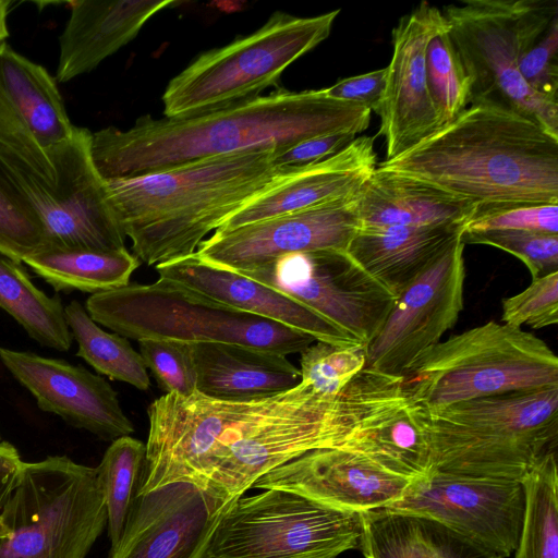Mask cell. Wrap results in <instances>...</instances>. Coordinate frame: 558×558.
Returning <instances> with one entry per match:
<instances>
[{
  "label": "cell",
  "mask_w": 558,
  "mask_h": 558,
  "mask_svg": "<svg viewBox=\"0 0 558 558\" xmlns=\"http://www.w3.org/2000/svg\"><path fill=\"white\" fill-rule=\"evenodd\" d=\"M57 81L49 72L0 45V138L25 136L43 147L70 138L75 130Z\"/></svg>",
  "instance_id": "obj_24"
},
{
  "label": "cell",
  "mask_w": 558,
  "mask_h": 558,
  "mask_svg": "<svg viewBox=\"0 0 558 558\" xmlns=\"http://www.w3.org/2000/svg\"><path fill=\"white\" fill-rule=\"evenodd\" d=\"M23 462L13 445L0 441V538L5 536L1 515L17 484Z\"/></svg>",
  "instance_id": "obj_44"
},
{
  "label": "cell",
  "mask_w": 558,
  "mask_h": 558,
  "mask_svg": "<svg viewBox=\"0 0 558 558\" xmlns=\"http://www.w3.org/2000/svg\"><path fill=\"white\" fill-rule=\"evenodd\" d=\"M11 4V0H0V45L5 43V39L10 35L8 27V15Z\"/></svg>",
  "instance_id": "obj_45"
},
{
  "label": "cell",
  "mask_w": 558,
  "mask_h": 558,
  "mask_svg": "<svg viewBox=\"0 0 558 558\" xmlns=\"http://www.w3.org/2000/svg\"><path fill=\"white\" fill-rule=\"evenodd\" d=\"M1 521L0 558H85L107 525L97 468L65 456L23 462Z\"/></svg>",
  "instance_id": "obj_9"
},
{
  "label": "cell",
  "mask_w": 558,
  "mask_h": 558,
  "mask_svg": "<svg viewBox=\"0 0 558 558\" xmlns=\"http://www.w3.org/2000/svg\"><path fill=\"white\" fill-rule=\"evenodd\" d=\"M464 244H483L519 258L536 279L558 271V234L525 230L463 231Z\"/></svg>",
  "instance_id": "obj_37"
},
{
  "label": "cell",
  "mask_w": 558,
  "mask_h": 558,
  "mask_svg": "<svg viewBox=\"0 0 558 558\" xmlns=\"http://www.w3.org/2000/svg\"><path fill=\"white\" fill-rule=\"evenodd\" d=\"M521 483L525 508L514 558H558L557 451L547 453Z\"/></svg>",
  "instance_id": "obj_31"
},
{
  "label": "cell",
  "mask_w": 558,
  "mask_h": 558,
  "mask_svg": "<svg viewBox=\"0 0 558 558\" xmlns=\"http://www.w3.org/2000/svg\"><path fill=\"white\" fill-rule=\"evenodd\" d=\"M393 393L389 376L366 367L339 395L303 383L250 401L166 393L147 408L140 496L186 483L223 501L236 499L263 475L308 451L342 447Z\"/></svg>",
  "instance_id": "obj_1"
},
{
  "label": "cell",
  "mask_w": 558,
  "mask_h": 558,
  "mask_svg": "<svg viewBox=\"0 0 558 558\" xmlns=\"http://www.w3.org/2000/svg\"><path fill=\"white\" fill-rule=\"evenodd\" d=\"M64 313L78 345V356L110 379L126 383L140 390L149 388L147 368L126 338L100 328L77 301L66 305Z\"/></svg>",
  "instance_id": "obj_32"
},
{
  "label": "cell",
  "mask_w": 558,
  "mask_h": 558,
  "mask_svg": "<svg viewBox=\"0 0 558 558\" xmlns=\"http://www.w3.org/2000/svg\"><path fill=\"white\" fill-rule=\"evenodd\" d=\"M355 197L229 231L216 230L195 253L209 265L243 272L288 254L347 251L360 229Z\"/></svg>",
  "instance_id": "obj_16"
},
{
  "label": "cell",
  "mask_w": 558,
  "mask_h": 558,
  "mask_svg": "<svg viewBox=\"0 0 558 558\" xmlns=\"http://www.w3.org/2000/svg\"><path fill=\"white\" fill-rule=\"evenodd\" d=\"M411 482L361 452L338 447L308 451L266 473L252 487L287 490L338 510L365 512L398 501Z\"/></svg>",
  "instance_id": "obj_18"
},
{
  "label": "cell",
  "mask_w": 558,
  "mask_h": 558,
  "mask_svg": "<svg viewBox=\"0 0 558 558\" xmlns=\"http://www.w3.org/2000/svg\"><path fill=\"white\" fill-rule=\"evenodd\" d=\"M47 245L43 223L24 207L0 180V253L23 263Z\"/></svg>",
  "instance_id": "obj_41"
},
{
  "label": "cell",
  "mask_w": 558,
  "mask_h": 558,
  "mask_svg": "<svg viewBox=\"0 0 558 558\" xmlns=\"http://www.w3.org/2000/svg\"><path fill=\"white\" fill-rule=\"evenodd\" d=\"M387 68L347 77L326 87V94L377 112L386 85Z\"/></svg>",
  "instance_id": "obj_43"
},
{
  "label": "cell",
  "mask_w": 558,
  "mask_h": 558,
  "mask_svg": "<svg viewBox=\"0 0 558 558\" xmlns=\"http://www.w3.org/2000/svg\"><path fill=\"white\" fill-rule=\"evenodd\" d=\"M441 12L471 81L470 106L517 113L558 137V101L532 92L519 72L529 0H468Z\"/></svg>",
  "instance_id": "obj_12"
},
{
  "label": "cell",
  "mask_w": 558,
  "mask_h": 558,
  "mask_svg": "<svg viewBox=\"0 0 558 558\" xmlns=\"http://www.w3.org/2000/svg\"><path fill=\"white\" fill-rule=\"evenodd\" d=\"M138 343L145 367L166 393L187 397L196 391L191 343L166 339H143Z\"/></svg>",
  "instance_id": "obj_38"
},
{
  "label": "cell",
  "mask_w": 558,
  "mask_h": 558,
  "mask_svg": "<svg viewBox=\"0 0 558 558\" xmlns=\"http://www.w3.org/2000/svg\"><path fill=\"white\" fill-rule=\"evenodd\" d=\"M414 407L435 471L521 482L557 451L558 387Z\"/></svg>",
  "instance_id": "obj_5"
},
{
  "label": "cell",
  "mask_w": 558,
  "mask_h": 558,
  "mask_svg": "<svg viewBox=\"0 0 558 558\" xmlns=\"http://www.w3.org/2000/svg\"><path fill=\"white\" fill-rule=\"evenodd\" d=\"M525 230L558 234V204H477L464 231Z\"/></svg>",
  "instance_id": "obj_39"
},
{
  "label": "cell",
  "mask_w": 558,
  "mask_h": 558,
  "mask_svg": "<svg viewBox=\"0 0 558 558\" xmlns=\"http://www.w3.org/2000/svg\"><path fill=\"white\" fill-rule=\"evenodd\" d=\"M301 352V383L325 395H339L365 368L366 347L315 341Z\"/></svg>",
  "instance_id": "obj_36"
},
{
  "label": "cell",
  "mask_w": 558,
  "mask_h": 558,
  "mask_svg": "<svg viewBox=\"0 0 558 558\" xmlns=\"http://www.w3.org/2000/svg\"><path fill=\"white\" fill-rule=\"evenodd\" d=\"M501 320L511 327L541 329L558 323V271L532 279L518 294L502 299Z\"/></svg>",
  "instance_id": "obj_40"
},
{
  "label": "cell",
  "mask_w": 558,
  "mask_h": 558,
  "mask_svg": "<svg viewBox=\"0 0 558 558\" xmlns=\"http://www.w3.org/2000/svg\"><path fill=\"white\" fill-rule=\"evenodd\" d=\"M0 308L39 344L58 351L70 349L73 337L60 300L39 290L21 263L1 253Z\"/></svg>",
  "instance_id": "obj_30"
},
{
  "label": "cell",
  "mask_w": 558,
  "mask_h": 558,
  "mask_svg": "<svg viewBox=\"0 0 558 558\" xmlns=\"http://www.w3.org/2000/svg\"><path fill=\"white\" fill-rule=\"evenodd\" d=\"M92 319L126 339L235 343L283 355L316 340L277 322L227 306L177 282L129 283L92 294Z\"/></svg>",
  "instance_id": "obj_7"
},
{
  "label": "cell",
  "mask_w": 558,
  "mask_h": 558,
  "mask_svg": "<svg viewBox=\"0 0 558 558\" xmlns=\"http://www.w3.org/2000/svg\"><path fill=\"white\" fill-rule=\"evenodd\" d=\"M239 274L294 299L365 347L397 300L341 250L288 254Z\"/></svg>",
  "instance_id": "obj_13"
},
{
  "label": "cell",
  "mask_w": 558,
  "mask_h": 558,
  "mask_svg": "<svg viewBox=\"0 0 558 558\" xmlns=\"http://www.w3.org/2000/svg\"><path fill=\"white\" fill-rule=\"evenodd\" d=\"M231 502L186 483L141 495L109 558H205Z\"/></svg>",
  "instance_id": "obj_19"
},
{
  "label": "cell",
  "mask_w": 558,
  "mask_h": 558,
  "mask_svg": "<svg viewBox=\"0 0 558 558\" xmlns=\"http://www.w3.org/2000/svg\"><path fill=\"white\" fill-rule=\"evenodd\" d=\"M464 245L456 240L400 293L366 345V368L403 377L456 325L463 310Z\"/></svg>",
  "instance_id": "obj_14"
},
{
  "label": "cell",
  "mask_w": 558,
  "mask_h": 558,
  "mask_svg": "<svg viewBox=\"0 0 558 558\" xmlns=\"http://www.w3.org/2000/svg\"><path fill=\"white\" fill-rule=\"evenodd\" d=\"M355 137L356 135L351 132L317 135L278 149L275 163L283 169L305 167L336 155Z\"/></svg>",
  "instance_id": "obj_42"
},
{
  "label": "cell",
  "mask_w": 558,
  "mask_h": 558,
  "mask_svg": "<svg viewBox=\"0 0 558 558\" xmlns=\"http://www.w3.org/2000/svg\"><path fill=\"white\" fill-rule=\"evenodd\" d=\"M196 391L214 399L268 398L301 383L300 368L287 355L235 343H191Z\"/></svg>",
  "instance_id": "obj_25"
},
{
  "label": "cell",
  "mask_w": 558,
  "mask_h": 558,
  "mask_svg": "<svg viewBox=\"0 0 558 558\" xmlns=\"http://www.w3.org/2000/svg\"><path fill=\"white\" fill-rule=\"evenodd\" d=\"M96 468L105 494L111 551L120 542L144 483L146 445L131 436L118 438Z\"/></svg>",
  "instance_id": "obj_33"
},
{
  "label": "cell",
  "mask_w": 558,
  "mask_h": 558,
  "mask_svg": "<svg viewBox=\"0 0 558 558\" xmlns=\"http://www.w3.org/2000/svg\"><path fill=\"white\" fill-rule=\"evenodd\" d=\"M376 169L374 141L355 137L322 161L301 167L245 204L218 231L354 197Z\"/></svg>",
  "instance_id": "obj_21"
},
{
  "label": "cell",
  "mask_w": 558,
  "mask_h": 558,
  "mask_svg": "<svg viewBox=\"0 0 558 558\" xmlns=\"http://www.w3.org/2000/svg\"><path fill=\"white\" fill-rule=\"evenodd\" d=\"M360 228L463 225L476 204L402 173L375 169L355 197Z\"/></svg>",
  "instance_id": "obj_26"
},
{
  "label": "cell",
  "mask_w": 558,
  "mask_h": 558,
  "mask_svg": "<svg viewBox=\"0 0 558 558\" xmlns=\"http://www.w3.org/2000/svg\"><path fill=\"white\" fill-rule=\"evenodd\" d=\"M0 359L43 411L106 441L134 432L117 391L101 376L62 360L7 348H0Z\"/></svg>",
  "instance_id": "obj_20"
},
{
  "label": "cell",
  "mask_w": 558,
  "mask_h": 558,
  "mask_svg": "<svg viewBox=\"0 0 558 558\" xmlns=\"http://www.w3.org/2000/svg\"><path fill=\"white\" fill-rule=\"evenodd\" d=\"M519 72L532 92L558 101L557 0H544L538 8L520 57Z\"/></svg>",
  "instance_id": "obj_35"
},
{
  "label": "cell",
  "mask_w": 558,
  "mask_h": 558,
  "mask_svg": "<svg viewBox=\"0 0 558 558\" xmlns=\"http://www.w3.org/2000/svg\"><path fill=\"white\" fill-rule=\"evenodd\" d=\"M56 291L92 294L129 284L141 260L126 247L95 250L46 245L23 259Z\"/></svg>",
  "instance_id": "obj_29"
},
{
  "label": "cell",
  "mask_w": 558,
  "mask_h": 558,
  "mask_svg": "<svg viewBox=\"0 0 558 558\" xmlns=\"http://www.w3.org/2000/svg\"><path fill=\"white\" fill-rule=\"evenodd\" d=\"M447 26L441 10L422 1L392 31L393 50L376 112L380 118L378 134L386 142V160L409 150L440 128L428 90L425 57L429 40Z\"/></svg>",
  "instance_id": "obj_17"
},
{
  "label": "cell",
  "mask_w": 558,
  "mask_h": 558,
  "mask_svg": "<svg viewBox=\"0 0 558 558\" xmlns=\"http://www.w3.org/2000/svg\"><path fill=\"white\" fill-rule=\"evenodd\" d=\"M174 0H75L59 36L56 81L69 82L96 69L133 40L155 14Z\"/></svg>",
  "instance_id": "obj_23"
},
{
  "label": "cell",
  "mask_w": 558,
  "mask_h": 558,
  "mask_svg": "<svg viewBox=\"0 0 558 558\" xmlns=\"http://www.w3.org/2000/svg\"><path fill=\"white\" fill-rule=\"evenodd\" d=\"M159 278L208 299L264 317L336 345H362L305 305L239 272L203 262L196 253L157 265ZM365 347V345H364Z\"/></svg>",
  "instance_id": "obj_22"
},
{
  "label": "cell",
  "mask_w": 558,
  "mask_h": 558,
  "mask_svg": "<svg viewBox=\"0 0 558 558\" xmlns=\"http://www.w3.org/2000/svg\"><path fill=\"white\" fill-rule=\"evenodd\" d=\"M361 512L301 495L264 489L230 504L207 549L210 558H336L360 549Z\"/></svg>",
  "instance_id": "obj_11"
},
{
  "label": "cell",
  "mask_w": 558,
  "mask_h": 558,
  "mask_svg": "<svg viewBox=\"0 0 558 558\" xmlns=\"http://www.w3.org/2000/svg\"><path fill=\"white\" fill-rule=\"evenodd\" d=\"M371 110L329 97L325 88L277 89L216 110L143 116L128 130L92 133L94 163L106 180L140 177L333 132L362 133Z\"/></svg>",
  "instance_id": "obj_2"
},
{
  "label": "cell",
  "mask_w": 558,
  "mask_h": 558,
  "mask_svg": "<svg viewBox=\"0 0 558 558\" xmlns=\"http://www.w3.org/2000/svg\"><path fill=\"white\" fill-rule=\"evenodd\" d=\"M280 148L110 179L109 196L133 254L148 266L189 256L245 204L299 168L275 163Z\"/></svg>",
  "instance_id": "obj_4"
},
{
  "label": "cell",
  "mask_w": 558,
  "mask_h": 558,
  "mask_svg": "<svg viewBox=\"0 0 558 558\" xmlns=\"http://www.w3.org/2000/svg\"><path fill=\"white\" fill-rule=\"evenodd\" d=\"M465 226L360 228L348 253L396 298L459 238Z\"/></svg>",
  "instance_id": "obj_27"
},
{
  "label": "cell",
  "mask_w": 558,
  "mask_h": 558,
  "mask_svg": "<svg viewBox=\"0 0 558 558\" xmlns=\"http://www.w3.org/2000/svg\"><path fill=\"white\" fill-rule=\"evenodd\" d=\"M365 558H500L445 524L385 509L361 512Z\"/></svg>",
  "instance_id": "obj_28"
},
{
  "label": "cell",
  "mask_w": 558,
  "mask_h": 558,
  "mask_svg": "<svg viewBox=\"0 0 558 558\" xmlns=\"http://www.w3.org/2000/svg\"><path fill=\"white\" fill-rule=\"evenodd\" d=\"M339 13L301 17L277 11L250 35L201 53L168 83L163 116L203 113L260 96L329 36Z\"/></svg>",
  "instance_id": "obj_10"
},
{
  "label": "cell",
  "mask_w": 558,
  "mask_h": 558,
  "mask_svg": "<svg viewBox=\"0 0 558 558\" xmlns=\"http://www.w3.org/2000/svg\"><path fill=\"white\" fill-rule=\"evenodd\" d=\"M377 168L477 204H558V137L517 113L470 106Z\"/></svg>",
  "instance_id": "obj_3"
},
{
  "label": "cell",
  "mask_w": 558,
  "mask_h": 558,
  "mask_svg": "<svg viewBox=\"0 0 558 558\" xmlns=\"http://www.w3.org/2000/svg\"><path fill=\"white\" fill-rule=\"evenodd\" d=\"M205 558H210V557H208V555H206V557H205Z\"/></svg>",
  "instance_id": "obj_46"
},
{
  "label": "cell",
  "mask_w": 558,
  "mask_h": 558,
  "mask_svg": "<svg viewBox=\"0 0 558 558\" xmlns=\"http://www.w3.org/2000/svg\"><path fill=\"white\" fill-rule=\"evenodd\" d=\"M525 497L520 481L434 471L385 510L436 520L500 558L517 548Z\"/></svg>",
  "instance_id": "obj_15"
},
{
  "label": "cell",
  "mask_w": 558,
  "mask_h": 558,
  "mask_svg": "<svg viewBox=\"0 0 558 558\" xmlns=\"http://www.w3.org/2000/svg\"><path fill=\"white\" fill-rule=\"evenodd\" d=\"M421 408L558 387V357L531 332L488 322L440 341L402 377Z\"/></svg>",
  "instance_id": "obj_8"
},
{
  "label": "cell",
  "mask_w": 558,
  "mask_h": 558,
  "mask_svg": "<svg viewBox=\"0 0 558 558\" xmlns=\"http://www.w3.org/2000/svg\"><path fill=\"white\" fill-rule=\"evenodd\" d=\"M425 61L428 90L441 128L466 109L471 95V81L448 26L429 40Z\"/></svg>",
  "instance_id": "obj_34"
},
{
  "label": "cell",
  "mask_w": 558,
  "mask_h": 558,
  "mask_svg": "<svg viewBox=\"0 0 558 558\" xmlns=\"http://www.w3.org/2000/svg\"><path fill=\"white\" fill-rule=\"evenodd\" d=\"M0 180L44 226L47 245L125 248L107 181L92 156V132L50 147L23 137L0 138Z\"/></svg>",
  "instance_id": "obj_6"
}]
</instances>
